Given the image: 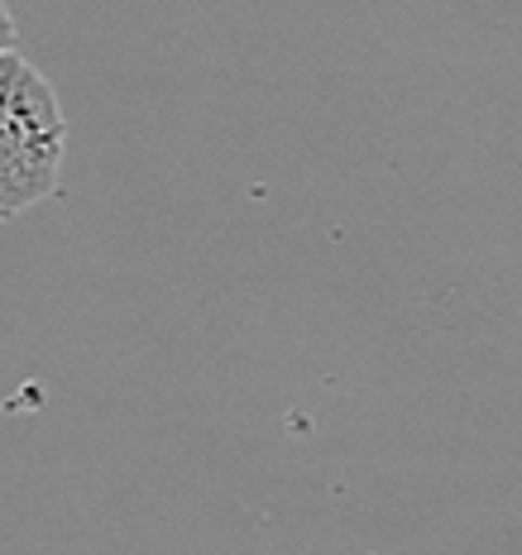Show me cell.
<instances>
[{"label": "cell", "mask_w": 522, "mask_h": 555, "mask_svg": "<svg viewBox=\"0 0 522 555\" xmlns=\"http://www.w3.org/2000/svg\"><path fill=\"white\" fill-rule=\"evenodd\" d=\"M67 120L53 82L25 53H0V221L49 202L63 178Z\"/></svg>", "instance_id": "1"}, {"label": "cell", "mask_w": 522, "mask_h": 555, "mask_svg": "<svg viewBox=\"0 0 522 555\" xmlns=\"http://www.w3.org/2000/svg\"><path fill=\"white\" fill-rule=\"evenodd\" d=\"M5 49H15V20H10L5 0H0V53H5Z\"/></svg>", "instance_id": "2"}]
</instances>
